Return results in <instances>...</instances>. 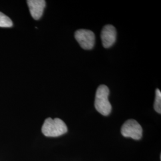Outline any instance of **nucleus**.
Returning a JSON list of instances; mask_svg holds the SVG:
<instances>
[{
	"mask_svg": "<svg viewBox=\"0 0 161 161\" xmlns=\"http://www.w3.org/2000/svg\"><path fill=\"white\" fill-rule=\"evenodd\" d=\"M109 89L105 85H101L96 91L94 106L96 109L103 116L109 115L112 110V106L109 101Z\"/></svg>",
	"mask_w": 161,
	"mask_h": 161,
	"instance_id": "nucleus-1",
	"label": "nucleus"
},
{
	"mask_svg": "<svg viewBox=\"0 0 161 161\" xmlns=\"http://www.w3.org/2000/svg\"><path fill=\"white\" fill-rule=\"evenodd\" d=\"M68 132V128L64 121L59 118H48L44 121L42 132L46 137H56Z\"/></svg>",
	"mask_w": 161,
	"mask_h": 161,
	"instance_id": "nucleus-2",
	"label": "nucleus"
},
{
	"mask_svg": "<svg viewBox=\"0 0 161 161\" xmlns=\"http://www.w3.org/2000/svg\"><path fill=\"white\" fill-rule=\"evenodd\" d=\"M121 134L125 137L138 140L142 137L143 129L136 120L129 119L124 124L121 128Z\"/></svg>",
	"mask_w": 161,
	"mask_h": 161,
	"instance_id": "nucleus-3",
	"label": "nucleus"
},
{
	"mask_svg": "<svg viewBox=\"0 0 161 161\" xmlns=\"http://www.w3.org/2000/svg\"><path fill=\"white\" fill-rule=\"evenodd\" d=\"M75 38L84 50H91L95 44V35L92 31L80 29L75 32Z\"/></svg>",
	"mask_w": 161,
	"mask_h": 161,
	"instance_id": "nucleus-4",
	"label": "nucleus"
},
{
	"mask_svg": "<svg viewBox=\"0 0 161 161\" xmlns=\"http://www.w3.org/2000/svg\"><path fill=\"white\" fill-rule=\"evenodd\" d=\"M101 39L104 48H108L112 46L116 39V31L115 27L110 25L104 26L102 31Z\"/></svg>",
	"mask_w": 161,
	"mask_h": 161,
	"instance_id": "nucleus-5",
	"label": "nucleus"
},
{
	"mask_svg": "<svg viewBox=\"0 0 161 161\" xmlns=\"http://www.w3.org/2000/svg\"><path fill=\"white\" fill-rule=\"evenodd\" d=\"M27 3L32 17L35 20H39L42 17L46 7V1L28 0Z\"/></svg>",
	"mask_w": 161,
	"mask_h": 161,
	"instance_id": "nucleus-6",
	"label": "nucleus"
},
{
	"mask_svg": "<svg viewBox=\"0 0 161 161\" xmlns=\"http://www.w3.org/2000/svg\"><path fill=\"white\" fill-rule=\"evenodd\" d=\"M13 26L12 20L7 16L0 12V27L10 28Z\"/></svg>",
	"mask_w": 161,
	"mask_h": 161,
	"instance_id": "nucleus-7",
	"label": "nucleus"
},
{
	"mask_svg": "<svg viewBox=\"0 0 161 161\" xmlns=\"http://www.w3.org/2000/svg\"><path fill=\"white\" fill-rule=\"evenodd\" d=\"M155 100L154 103V109L156 111L161 114V92L159 88L156 90Z\"/></svg>",
	"mask_w": 161,
	"mask_h": 161,
	"instance_id": "nucleus-8",
	"label": "nucleus"
}]
</instances>
